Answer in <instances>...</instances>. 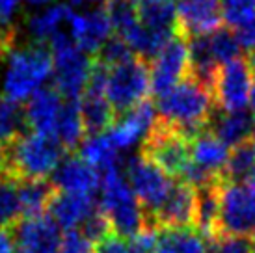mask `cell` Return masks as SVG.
<instances>
[{
    "mask_svg": "<svg viewBox=\"0 0 255 253\" xmlns=\"http://www.w3.org/2000/svg\"><path fill=\"white\" fill-rule=\"evenodd\" d=\"M156 110L160 114L158 120L175 126L188 140H194L199 132L207 130L214 101L211 90L188 75L158 97Z\"/></svg>",
    "mask_w": 255,
    "mask_h": 253,
    "instance_id": "1",
    "label": "cell"
},
{
    "mask_svg": "<svg viewBox=\"0 0 255 253\" xmlns=\"http://www.w3.org/2000/svg\"><path fill=\"white\" fill-rule=\"evenodd\" d=\"M64 155V147L52 136L21 132L2 143V173L15 181L47 179L56 171Z\"/></svg>",
    "mask_w": 255,
    "mask_h": 253,
    "instance_id": "2",
    "label": "cell"
},
{
    "mask_svg": "<svg viewBox=\"0 0 255 253\" xmlns=\"http://www.w3.org/2000/svg\"><path fill=\"white\" fill-rule=\"evenodd\" d=\"M99 190V209L110 222L112 233L123 239H132L147 229V216L120 168L101 173Z\"/></svg>",
    "mask_w": 255,
    "mask_h": 253,
    "instance_id": "3",
    "label": "cell"
},
{
    "mask_svg": "<svg viewBox=\"0 0 255 253\" xmlns=\"http://www.w3.org/2000/svg\"><path fill=\"white\" fill-rule=\"evenodd\" d=\"M52 52L43 43L15 49L7 56L4 99L19 103L32 97L52 71Z\"/></svg>",
    "mask_w": 255,
    "mask_h": 253,
    "instance_id": "4",
    "label": "cell"
},
{
    "mask_svg": "<svg viewBox=\"0 0 255 253\" xmlns=\"http://www.w3.org/2000/svg\"><path fill=\"white\" fill-rule=\"evenodd\" d=\"M140 155L151 160L177 181H183L188 168L192 166V140H188L175 126L164 123L156 118V123L142 141Z\"/></svg>",
    "mask_w": 255,
    "mask_h": 253,
    "instance_id": "5",
    "label": "cell"
},
{
    "mask_svg": "<svg viewBox=\"0 0 255 253\" xmlns=\"http://www.w3.org/2000/svg\"><path fill=\"white\" fill-rule=\"evenodd\" d=\"M50 52L54 65V90L67 101L78 103L92 77L93 58L77 47L69 35L58 32L50 37Z\"/></svg>",
    "mask_w": 255,
    "mask_h": 253,
    "instance_id": "6",
    "label": "cell"
},
{
    "mask_svg": "<svg viewBox=\"0 0 255 253\" xmlns=\"http://www.w3.org/2000/svg\"><path fill=\"white\" fill-rule=\"evenodd\" d=\"M151 93V69L145 58L134 56L127 62L110 67L107 73L105 95L112 105L116 116H123L130 108L149 99Z\"/></svg>",
    "mask_w": 255,
    "mask_h": 253,
    "instance_id": "7",
    "label": "cell"
},
{
    "mask_svg": "<svg viewBox=\"0 0 255 253\" xmlns=\"http://www.w3.org/2000/svg\"><path fill=\"white\" fill-rule=\"evenodd\" d=\"M254 233L255 192L246 183L222 181L218 186V229H216V235H233V237L248 239Z\"/></svg>",
    "mask_w": 255,
    "mask_h": 253,
    "instance_id": "8",
    "label": "cell"
},
{
    "mask_svg": "<svg viewBox=\"0 0 255 253\" xmlns=\"http://www.w3.org/2000/svg\"><path fill=\"white\" fill-rule=\"evenodd\" d=\"M254 84V75L246 58H237L233 62L220 65L214 73L211 95L214 106L224 112H242L250 105V93Z\"/></svg>",
    "mask_w": 255,
    "mask_h": 253,
    "instance_id": "9",
    "label": "cell"
},
{
    "mask_svg": "<svg viewBox=\"0 0 255 253\" xmlns=\"http://www.w3.org/2000/svg\"><path fill=\"white\" fill-rule=\"evenodd\" d=\"M127 181L147 216V224L151 216L158 211V207L164 203L175 183L170 175H166L162 169L156 168L153 162L140 153L130 156V160L127 162Z\"/></svg>",
    "mask_w": 255,
    "mask_h": 253,
    "instance_id": "10",
    "label": "cell"
},
{
    "mask_svg": "<svg viewBox=\"0 0 255 253\" xmlns=\"http://www.w3.org/2000/svg\"><path fill=\"white\" fill-rule=\"evenodd\" d=\"M151 69V92L162 95L179 84L190 71V54L188 41L179 34H173L164 45L160 52L149 62Z\"/></svg>",
    "mask_w": 255,
    "mask_h": 253,
    "instance_id": "11",
    "label": "cell"
},
{
    "mask_svg": "<svg viewBox=\"0 0 255 253\" xmlns=\"http://www.w3.org/2000/svg\"><path fill=\"white\" fill-rule=\"evenodd\" d=\"M222 28L220 0H175V34L190 41Z\"/></svg>",
    "mask_w": 255,
    "mask_h": 253,
    "instance_id": "12",
    "label": "cell"
},
{
    "mask_svg": "<svg viewBox=\"0 0 255 253\" xmlns=\"http://www.w3.org/2000/svg\"><path fill=\"white\" fill-rule=\"evenodd\" d=\"M15 253H60L62 229L49 214L21 218L13 229Z\"/></svg>",
    "mask_w": 255,
    "mask_h": 253,
    "instance_id": "13",
    "label": "cell"
},
{
    "mask_svg": "<svg viewBox=\"0 0 255 253\" xmlns=\"http://www.w3.org/2000/svg\"><path fill=\"white\" fill-rule=\"evenodd\" d=\"M196 197L194 186L175 181L168 197L151 216L149 225L155 229H175V227H194L196 225Z\"/></svg>",
    "mask_w": 255,
    "mask_h": 253,
    "instance_id": "14",
    "label": "cell"
},
{
    "mask_svg": "<svg viewBox=\"0 0 255 253\" xmlns=\"http://www.w3.org/2000/svg\"><path fill=\"white\" fill-rule=\"evenodd\" d=\"M156 123V106L151 99H145L138 106L120 116L114 126L108 130V138L118 151H127L138 140L147 136V132Z\"/></svg>",
    "mask_w": 255,
    "mask_h": 253,
    "instance_id": "15",
    "label": "cell"
},
{
    "mask_svg": "<svg viewBox=\"0 0 255 253\" xmlns=\"http://www.w3.org/2000/svg\"><path fill=\"white\" fill-rule=\"evenodd\" d=\"M71 39L88 56H95L103 45L112 37V24L105 7L95 9L92 13H71Z\"/></svg>",
    "mask_w": 255,
    "mask_h": 253,
    "instance_id": "16",
    "label": "cell"
},
{
    "mask_svg": "<svg viewBox=\"0 0 255 253\" xmlns=\"http://www.w3.org/2000/svg\"><path fill=\"white\" fill-rule=\"evenodd\" d=\"M50 183L58 192L93 196L95 190H99L101 173L90 164H86L80 156H67L52 173Z\"/></svg>",
    "mask_w": 255,
    "mask_h": 253,
    "instance_id": "17",
    "label": "cell"
},
{
    "mask_svg": "<svg viewBox=\"0 0 255 253\" xmlns=\"http://www.w3.org/2000/svg\"><path fill=\"white\" fill-rule=\"evenodd\" d=\"M97 209H99V203L95 201L93 196L65 194V192L56 190L47 211L60 229L73 231V229H80V225L84 224Z\"/></svg>",
    "mask_w": 255,
    "mask_h": 253,
    "instance_id": "18",
    "label": "cell"
},
{
    "mask_svg": "<svg viewBox=\"0 0 255 253\" xmlns=\"http://www.w3.org/2000/svg\"><path fill=\"white\" fill-rule=\"evenodd\" d=\"M62 95L54 88H41L30 97L24 112V123L32 132L54 138L58 116L62 112Z\"/></svg>",
    "mask_w": 255,
    "mask_h": 253,
    "instance_id": "19",
    "label": "cell"
},
{
    "mask_svg": "<svg viewBox=\"0 0 255 253\" xmlns=\"http://www.w3.org/2000/svg\"><path fill=\"white\" fill-rule=\"evenodd\" d=\"M229 155L231 149L226 143H222L209 128L199 132L192 140V166L211 179L224 181Z\"/></svg>",
    "mask_w": 255,
    "mask_h": 253,
    "instance_id": "20",
    "label": "cell"
},
{
    "mask_svg": "<svg viewBox=\"0 0 255 253\" xmlns=\"http://www.w3.org/2000/svg\"><path fill=\"white\" fill-rule=\"evenodd\" d=\"M255 121L248 110L242 112H224L214 106L211 120H209V130L218 138L227 147H237L241 143L252 140Z\"/></svg>",
    "mask_w": 255,
    "mask_h": 253,
    "instance_id": "21",
    "label": "cell"
},
{
    "mask_svg": "<svg viewBox=\"0 0 255 253\" xmlns=\"http://www.w3.org/2000/svg\"><path fill=\"white\" fill-rule=\"evenodd\" d=\"M153 253H209V240L194 227L158 229Z\"/></svg>",
    "mask_w": 255,
    "mask_h": 253,
    "instance_id": "22",
    "label": "cell"
},
{
    "mask_svg": "<svg viewBox=\"0 0 255 253\" xmlns=\"http://www.w3.org/2000/svg\"><path fill=\"white\" fill-rule=\"evenodd\" d=\"M19 190V201H21L22 218L41 216L49 209L52 196L56 194V188L47 179H24L17 181Z\"/></svg>",
    "mask_w": 255,
    "mask_h": 253,
    "instance_id": "23",
    "label": "cell"
},
{
    "mask_svg": "<svg viewBox=\"0 0 255 253\" xmlns=\"http://www.w3.org/2000/svg\"><path fill=\"white\" fill-rule=\"evenodd\" d=\"M142 26L158 34H175V0H142L136 4Z\"/></svg>",
    "mask_w": 255,
    "mask_h": 253,
    "instance_id": "24",
    "label": "cell"
},
{
    "mask_svg": "<svg viewBox=\"0 0 255 253\" xmlns=\"http://www.w3.org/2000/svg\"><path fill=\"white\" fill-rule=\"evenodd\" d=\"M80 158L90 164L93 169H97L99 173H105L108 169L120 168V151L114 147L108 134H97L90 136L80 143Z\"/></svg>",
    "mask_w": 255,
    "mask_h": 253,
    "instance_id": "25",
    "label": "cell"
},
{
    "mask_svg": "<svg viewBox=\"0 0 255 253\" xmlns=\"http://www.w3.org/2000/svg\"><path fill=\"white\" fill-rule=\"evenodd\" d=\"M54 140L64 147V151H75L84 141V125L80 118L78 103L67 101L62 106V112L58 116L56 128H54Z\"/></svg>",
    "mask_w": 255,
    "mask_h": 253,
    "instance_id": "26",
    "label": "cell"
},
{
    "mask_svg": "<svg viewBox=\"0 0 255 253\" xmlns=\"http://www.w3.org/2000/svg\"><path fill=\"white\" fill-rule=\"evenodd\" d=\"M21 218L17 181L7 173H0V229H13Z\"/></svg>",
    "mask_w": 255,
    "mask_h": 253,
    "instance_id": "27",
    "label": "cell"
},
{
    "mask_svg": "<svg viewBox=\"0 0 255 253\" xmlns=\"http://www.w3.org/2000/svg\"><path fill=\"white\" fill-rule=\"evenodd\" d=\"M105 11L110 19L112 30H116V35L121 39H127L140 26L136 4H132L130 0H107Z\"/></svg>",
    "mask_w": 255,
    "mask_h": 253,
    "instance_id": "28",
    "label": "cell"
},
{
    "mask_svg": "<svg viewBox=\"0 0 255 253\" xmlns=\"http://www.w3.org/2000/svg\"><path fill=\"white\" fill-rule=\"evenodd\" d=\"M71 13L73 11L69 6L58 4V6L49 7L43 13L32 15L28 21V28L37 39H47V37H52L54 34H58V28L62 26V22L69 21Z\"/></svg>",
    "mask_w": 255,
    "mask_h": 253,
    "instance_id": "29",
    "label": "cell"
},
{
    "mask_svg": "<svg viewBox=\"0 0 255 253\" xmlns=\"http://www.w3.org/2000/svg\"><path fill=\"white\" fill-rule=\"evenodd\" d=\"M255 171V147L252 141L241 143L233 147L229 160L226 166V173L224 179L226 181H233V183H246L252 173Z\"/></svg>",
    "mask_w": 255,
    "mask_h": 253,
    "instance_id": "30",
    "label": "cell"
},
{
    "mask_svg": "<svg viewBox=\"0 0 255 253\" xmlns=\"http://www.w3.org/2000/svg\"><path fill=\"white\" fill-rule=\"evenodd\" d=\"M205 37L207 45H209V52L218 65H224V63L241 58V45H239V39L231 28H218L216 32L205 35Z\"/></svg>",
    "mask_w": 255,
    "mask_h": 253,
    "instance_id": "31",
    "label": "cell"
},
{
    "mask_svg": "<svg viewBox=\"0 0 255 253\" xmlns=\"http://www.w3.org/2000/svg\"><path fill=\"white\" fill-rule=\"evenodd\" d=\"M24 112L19 103H11L7 99H0V145L11 140L13 136L24 132Z\"/></svg>",
    "mask_w": 255,
    "mask_h": 253,
    "instance_id": "32",
    "label": "cell"
},
{
    "mask_svg": "<svg viewBox=\"0 0 255 253\" xmlns=\"http://www.w3.org/2000/svg\"><path fill=\"white\" fill-rule=\"evenodd\" d=\"M222 19L229 28H239L255 17V0H220Z\"/></svg>",
    "mask_w": 255,
    "mask_h": 253,
    "instance_id": "33",
    "label": "cell"
},
{
    "mask_svg": "<svg viewBox=\"0 0 255 253\" xmlns=\"http://www.w3.org/2000/svg\"><path fill=\"white\" fill-rule=\"evenodd\" d=\"M132 56H134V52H132V49L128 47L127 43L123 41L121 37H118V35H112L103 45V49L93 56V62H97L99 65L110 69L114 65H120V63L130 60Z\"/></svg>",
    "mask_w": 255,
    "mask_h": 253,
    "instance_id": "34",
    "label": "cell"
},
{
    "mask_svg": "<svg viewBox=\"0 0 255 253\" xmlns=\"http://www.w3.org/2000/svg\"><path fill=\"white\" fill-rule=\"evenodd\" d=\"M209 253H252V244L246 237L216 235L209 239Z\"/></svg>",
    "mask_w": 255,
    "mask_h": 253,
    "instance_id": "35",
    "label": "cell"
},
{
    "mask_svg": "<svg viewBox=\"0 0 255 253\" xmlns=\"http://www.w3.org/2000/svg\"><path fill=\"white\" fill-rule=\"evenodd\" d=\"M78 231L82 233L86 239H90L93 244H95V242H99L101 239H105L107 235H110V233H112V227H110V222H108V218L105 216V212L101 211V209H97L90 218L86 220L84 224L80 225Z\"/></svg>",
    "mask_w": 255,
    "mask_h": 253,
    "instance_id": "36",
    "label": "cell"
},
{
    "mask_svg": "<svg viewBox=\"0 0 255 253\" xmlns=\"http://www.w3.org/2000/svg\"><path fill=\"white\" fill-rule=\"evenodd\" d=\"M60 253H93V242L86 239L78 229H73L64 235Z\"/></svg>",
    "mask_w": 255,
    "mask_h": 253,
    "instance_id": "37",
    "label": "cell"
},
{
    "mask_svg": "<svg viewBox=\"0 0 255 253\" xmlns=\"http://www.w3.org/2000/svg\"><path fill=\"white\" fill-rule=\"evenodd\" d=\"M93 253H128V239L110 233L93 244Z\"/></svg>",
    "mask_w": 255,
    "mask_h": 253,
    "instance_id": "38",
    "label": "cell"
},
{
    "mask_svg": "<svg viewBox=\"0 0 255 253\" xmlns=\"http://www.w3.org/2000/svg\"><path fill=\"white\" fill-rule=\"evenodd\" d=\"M235 35H237V39H239V45H241V49H246V50H255V17L252 21H248L246 24H242L239 28L235 30Z\"/></svg>",
    "mask_w": 255,
    "mask_h": 253,
    "instance_id": "39",
    "label": "cell"
},
{
    "mask_svg": "<svg viewBox=\"0 0 255 253\" xmlns=\"http://www.w3.org/2000/svg\"><path fill=\"white\" fill-rule=\"evenodd\" d=\"M0 253H15V239L11 229H0Z\"/></svg>",
    "mask_w": 255,
    "mask_h": 253,
    "instance_id": "40",
    "label": "cell"
},
{
    "mask_svg": "<svg viewBox=\"0 0 255 253\" xmlns=\"http://www.w3.org/2000/svg\"><path fill=\"white\" fill-rule=\"evenodd\" d=\"M19 0H0V21H9Z\"/></svg>",
    "mask_w": 255,
    "mask_h": 253,
    "instance_id": "41",
    "label": "cell"
},
{
    "mask_svg": "<svg viewBox=\"0 0 255 253\" xmlns=\"http://www.w3.org/2000/svg\"><path fill=\"white\" fill-rule=\"evenodd\" d=\"M246 62H248V67L252 71V75H255V50H252L248 56H246Z\"/></svg>",
    "mask_w": 255,
    "mask_h": 253,
    "instance_id": "42",
    "label": "cell"
},
{
    "mask_svg": "<svg viewBox=\"0 0 255 253\" xmlns=\"http://www.w3.org/2000/svg\"><path fill=\"white\" fill-rule=\"evenodd\" d=\"M250 110L255 116V80L254 84H252V93H250Z\"/></svg>",
    "mask_w": 255,
    "mask_h": 253,
    "instance_id": "43",
    "label": "cell"
},
{
    "mask_svg": "<svg viewBox=\"0 0 255 253\" xmlns=\"http://www.w3.org/2000/svg\"><path fill=\"white\" fill-rule=\"evenodd\" d=\"M246 184H248L250 188H252V190H254V192H255V171H254V173H252V175L248 177V179H246Z\"/></svg>",
    "mask_w": 255,
    "mask_h": 253,
    "instance_id": "44",
    "label": "cell"
},
{
    "mask_svg": "<svg viewBox=\"0 0 255 253\" xmlns=\"http://www.w3.org/2000/svg\"><path fill=\"white\" fill-rule=\"evenodd\" d=\"M250 244H252V253H255V233L252 235V239H250Z\"/></svg>",
    "mask_w": 255,
    "mask_h": 253,
    "instance_id": "45",
    "label": "cell"
},
{
    "mask_svg": "<svg viewBox=\"0 0 255 253\" xmlns=\"http://www.w3.org/2000/svg\"><path fill=\"white\" fill-rule=\"evenodd\" d=\"M30 4H47V2H50V0H28Z\"/></svg>",
    "mask_w": 255,
    "mask_h": 253,
    "instance_id": "46",
    "label": "cell"
},
{
    "mask_svg": "<svg viewBox=\"0 0 255 253\" xmlns=\"http://www.w3.org/2000/svg\"><path fill=\"white\" fill-rule=\"evenodd\" d=\"M250 141H252V145L255 147V126H254V132H252V140Z\"/></svg>",
    "mask_w": 255,
    "mask_h": 253,
    "instance_id": "47",
    "label": "cell"
},
{
    "mask_svg": "<svg viewBox=\"0 0 255 253\" xmlns=\"http://www.w3.org/2000/svg\"><path fill=\"white\" fill-rule=\"evenodd\" d=\"M73 2H75V4H80V2H84V0H73Z\"/></svg>",
    "mask_w": 255,
    "mask_h": 253,
    "instance_id": "48",
    "label": "cell"
},
{
    "mask_svg": "<svg viewBox=\"0 0 255 253\" xmlns=\"http://www.w3.org/2000/svg\"><path fill=\"white\" fill-rule=\"evenodd\" d=\"M130 2H132V4H138V2H142V0H130Z\"/></svg>",
    "mask_w": 255,
    "mask_h": 253,
    "instance_id": "49",
    "label": "cell"
}]
</instances>
